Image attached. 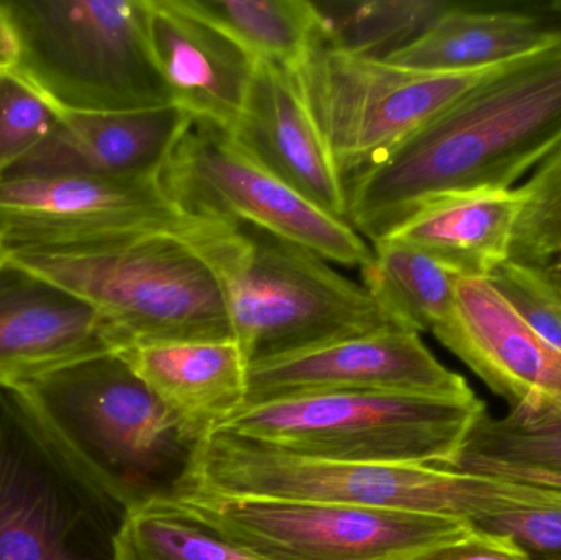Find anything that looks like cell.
<instances>
[{"instance_id": "44dd1931", "label": "cell", "mask_w": 561, "mask_h": 560, "mask_svg": "<svg viewBox=\"0 0 561 560\" xmlns=\"http://www.w3.org/2000/svg\"><path fill=\"white\" fill-rule=\"evenodd\" d=\"M561 39V9L553 13L477 9L455 3L421 38L386 61L419 72L497 68Z\"/></svg>"}, {"instance_id": "4fadbf2b", "label": "cell", "mask_w": 561, "mask_h": 560, "mask_svg": "<svg viewBox=\"0 0 561 560\" xmlns=\"http://www.w3.org/2000/svg\"><path fill=\"white\" fill-rule=\"evenodd\" d=\"M333 393H401L468 400L461 375L434 357L417 332L388 325L247 370L245 407Z\"/></svg>"}, {"instance_id": "603a6c76", "label": "cell", "mask_w": 561, "mask_h": 560, "mask_svg": "<svg viewBox=\"0 0 561 560\" xmlns=\"http://www.w3.org/2000/svg\"><path fill=\"white\" fill-rule=\"evenodd\" d=\"M371 249V259L359 268L363 286L389 322L417 334L440 328L454 311L463 276L431 253L398 240H378Z\"/></svg>"}, {"instance_id": "9a60e30c", "label": "cell", "mask_w": 561, "mask_h": 560, "mask_svg": "<svg viewBox=\"0 0 561 560\" xmlns=\"http://www.w3.org/2000/svg\"><path fill=\"white\" fill-rule=\"evenodd\" d=\"M194 118L174 104L124 112L62 114L48 137L3 176H79L161 181Z\"/></svg>"}, {"instance_id": "83f0119b", "label": "cell", "mask_w": 561, "mask_h": 560, "mask_svg": "<svg viewBox=\"0 0 561 560\" xmlns=\"http://www.w3.org/2000/svg\"><path fill=\"white\" fill-rule=\"evenodd\" d=\"M61 115L15 72L0 71V174L38 147Z\"/></svg>"}, {"instance_id": "6da1fadb", "label": "cell", "mask_w": 561, "mask_h": 560, "mask_svg": "<svg viewBox=\"0 0 561 560\" xmlns=\"http://www.w3.org/2000/svg\"><path fill=\"white\" fill-rule=\"evenodd\" d=\"M560 147L561 39L497 66L385 158L343 181L346 224L378 242L425 201L510 190Z\"/></svg>"}, {"instance_id": "30bf717a", "label": "cell", "mask_w": 561, "mask_h": 560, "mask_svg": "<svg viewBox=\"0 0 561 560\" xmlns=\"http://www.w3.org/2000/svg\"><path fill=\"white\" fill-rule=\"evenodd\" d=\"M174 502L265 560H411L474 529L445 516L312 500L186 492Z\"/></svg>"}, {"instance_id": "7402d4cb", "label": "cell", "mask_w": 561, "mask_h": 560, "mask_svg": "<svg viewBox=\"0 0 561 560\" xmlns=\"http://www.w3.org/2000/svg\"><path fill=\"white\" fill-rule=\"evenodd\" d=\"M445 469L561 493V413L529 404L503 418L484 411Z\"/></svg>"}, {"instance_id": "f1b7e54d", "label": "cell", "mask_w": 561, "mask_h": 560, "mask_svg": "<svg viewBox=\"0 0 561 560\" xmlns=\"http://www.w3.org/2000/svg\"><path fill=\"white\" fill-rule=\"evenodd\" d=\"M488 279L537 335L561 352V296L533 265L507 260Z\"/></svg>"}, {"instance_id": "5b68a950", "label": "cell", "mask_w": 561, "mask_h": 560, "mask_svg": "<svg viewBox=\"0 0 561 560\" xmlns=\"http://www.w3.org/2000/svg\"><path fill=\"white\" fill-rule=\"evenodd\" d=\"M10 71L62 114L173 104L151 55L145 0H0Z\"/></svg>"}, {"instance_id": "e0dca14e", "label": "cell", "mask_w": 561, "mask_h": 560, "mask_svg": "<svg viewBox=\"0 0 561 560\" xmlns=\"http://www.w3.org/2000/svg\"><path fill=\"white\" fill-rule=\"evenodd\" d=\"M148 42L171 102L194 121L232 132L259 61L184 0H145Z\"/></svg>"}, {"instance_id": "277c9868", "label": "cell", "mask_w": 561, "mask_h": 560, "mask_svg": "<svg viewBox=\"0 0 561 560\" xmlns=\"http://www.w3.org/2000/svg\"><path fill=\"white\" fill-rule=\"evenodd\" d=\"M186 492L343 503L445 516L471 526L488 516L546 505L559 496L552 490L438 467L309 459L224 430L201 443L180 496Z\"/></svg>"}, {"instance_id": "8fae6325", "label": "cell", "mask_w": 561, "mask_h": 560, "mask_svg": "<svg viewBox=\"0 0 561 560\" xmlns=\"http://www.w3.org/2000/svg\"><path fill=\"white\" fill-rule=\"evenodd\" d=\"M161 184L187 216L242 220L348 268L359 270L371 259V245L345 220L320 209L230 132L207 122L190 125Z\"/></svg>"}, {"instance_id": "ffe728a7", "label": "cell", "mask_w": 561, "mask_h": 560, "mask_svg": "<svg viewBox=\"0 0 561 560\" xmlns=\"http://www.w3.org/2000/svg\"><path fill=\"white\" fill-rule=\"evenodd\" d=\"M520 210L519 187L445 194L415 207L385 239L424 250L463 278H488L511 259Z\"/></svg>"}, {"instance_id": "4dcf8cb0", "label": "cell", "mask_w": 561, "mask_h": 560, "mask_svg": "<svg viewBox=\"0 0 561 560\" xmlns=\"http://www.w3.org/2000/svg\"><path fill=\"white\" fill-rule=\"evenodd\" d=\"M411 560H533L513 539L473 529L465 538L445 542Z\"/></svg>"}, {"instance_id": "9c48e42d", "label": "cell", "mask_w": 561, "mask_h": 560, "mask_svg": "<svg viewBox=\"0 0 561 560\" xmlns=\"http://www.w3.org/2000/svg\"><path fill=\"white\" fill-rule=\"evenodd\" d=\"M493 69L419 72L322 42L293 72L330 160L345 181L385 158Z\"/></svg>"}, {"instance_id": "d4e9b609", "label": "cell", "mask_w": 561, "mask_h": 560, "mask_svg": "<svg viewBox=\"0 0 561 560\" xmlns=\"http://www.w3.org/2000/svg\"><path fill=\"white\" fill-rule=\"evenodd\" d=\"M325 43L350 55L386 61L421 38L457 2L448 0H366L316 2Z\"/></svg>"}, {"instance_id": "e575fe53", "label": "cell", "mask_w": 561, "mask_h": 560, "mask_svg": "<svg viewBox=\"0 0 561 560\" xmlns=\"http://www.w3.org/2000/svg\"><path fill=\"white\" fill-rule=\"evenodd\" d=\"M0 259H2V256H0Z\"/></svg>"}, {"instance_id": "8992f818", "label": "cell", "mask_w": 561, "mask_h": 560, "mask_svg": "<svg viewBox=\"0 0 561 560\" xmlns=\"http://www.w3.org/2000/svg\"><path fill=\"white\" fill-rule=\"evenodd\" d=\"M3 259L88 299L117 332L122 351L148 342L233 341L219 279L181 230H145L71 252Z\"/></svg>"}, {"instance_id": "4316f807", "label": "cell", "mask_w": 561, "mask_h": 560, "mask_svg": "<svg viewBox=\"0 0 561 560\" xmlns=\"http://www.w3.org/2000/svg\"><path fill=\"white\" fill-rule=\"evenodd\" d=\"M519 191L523 210L510 260L537 265L561 253V147L537 167Z\"/></svg>"}, {"instance_id": "5bb4252c", "label": "cell", "mask_w": 561, "mask_h": 560, "mask_svg": "<svg viewBox=\"0 0 561 560\" xmlns=\"http://www.w3.org/2000/svg\"><path fill=\"white\" fill-rule=\"evenodd\" d=\"M121 351L117 332L88 299L15 260L0 259V388L13 390Z\"/></svg>"}, {"instance_id": "ba28073f", "label": "cell", "mask_w": 561, "mask_h": 560, "mask_svg": "<svg viewBox=\"0 0 561 560\" xmlns=\"http://www.w3.org/2000/svg\"><path fill=\"white\" fill-rule=\"evenodd\" d=\"M128 510L0 388V560H122Z\"/></svg>"}, {"instance_id": "d6a6232c", "label": "cell", "mask_w": 561, "mask_h": 560, "mask_svg": "<svg viewBox=\"0 0 561 560\" xmlns=\"http://www.w3.org/2000/svg\"><path fill=\"white\" fill-rule=\"evenodd\" d=\"M13 62V43L10 38L9 28L0 15V71H7L12 68Z\"/></svg>"}, {"instance_id": "cb8c5ba5", "label": "cell", "mask_w": 561, "mask_h": 560, "mask_svg": "<svg viewBox=\"0 0 561 560\" xmlns=\"http://www.w3.org/2000/svg\"><path fill=\"white\" fill-rule=\"evenodd\" d=\"M256 61L296 69L325 42L322 15L309 0H184Z\"/></svg>"}, {"instance_id": "52a82bcc", "label": "cell", "mask_w": 561, "mask_h": 560, "mask_svg": "<svg viewBox=\"0 0 561 560\" xmlns=\"http://www.w3.org/2000/svg\"><path fill=\"white\" fill-rule=\"evenodd\" d=\"M484 411L478 397L313 395L240 408L220 430L309 459L445 469Z\"/></svg>"}, {"instance_id": "3957f363", "label": "cell", "mask_w": 561, "mask_h": 560, "mask_svg": "<svg viewBox=\"0 0 561 560\" xmlns=\"http://www.w3.org/2000/svg\"><path fill=\"white\" fill-rule=\"evenodd\" d=\"M66 453L131 512L180 496L196 439L121 352L13 388Z\"/></svg>"}, {"instance_id": "7c38bea8", "label": "cell", "mask_w": 561, "mask_h": 560, "mask_svg": "<svg viewBox=\"0 0 561 560\" xmlns=\"http://www.w3.org/2000/svg\"><path fill=\"white\" fill-rule=\"evenodd\" d=\"M161 181L79 174L0 178V256L66 253L145 230H183Z\"/></svg>"}, {"instance_id": "1f68e13d", "label": "cell", "mask_w": 561, "mask_h": 560, "mask_svg": "<svg viewBox=\"0 0 561 560\" xmlns=\"http://www.w3.org/2000/svg\"><path fill=\"white\" fill-rule=\"evenodd\" d=\"M537 272L542 275V278L556 289L561 296V253L560 255L552 256V259L543 260V262L533 265Z\"/></svg>"}, {"instance_id": "d6986e66", "label": "cell", "mask_w": 561, "mask_h": 560, "mask_svg": "<svg viewBox=\"0 0 561 560\" xmlns=\"http://www.w3.org/2000/svg\"><path fill=\"white\" fill-rule=\"evenodd\" d=\"M121 354L196 439L245 404L249 367L236 341L148 342Z\"/></svg>"}, {"instance_id": "484cf974", "label": "cell", "mask_w": 561, "mask_h": 560, "mask_svg": "<svg viewBox=\"0 0 561 560\" xmlns=\"http://www.w3.org/2000/svg\"><path fill=\"white\" fill-rule=\"evenodd\" d=\"M118 551L122 560H265L173 500L128 512Z\"/></svg>"}, {"instance_id": "2e32d148", "label": "cell", "mask_w": 561, "mask_h": 560, "mask_svg": "<svg viewBox=\"0 0 561 560\" xmlns=\"http://www.w3.org/2000/svg\"><path fill=\"white\" fill-rule=\"evenodd\" d=\"M432 334L511 407L561 413V352L537 335L488 278H461L450 318Z\"/></svg>"}, {"instance_id": "ac0fdd59", "label": "cell", "mask_w": 561, "mask_h": 560, "mask_svg": "<svg viewBox=\"0 0 561 560\" xmlns=\"http://www.w3.org/2000/svg\"><path fill=\"white\" fill-rule=\"evenodd\" d=\"M232 137L313 204L345 220V187L290 69L259 61ZM346 222V220H345Z\"/></svg>"}, {"instance_id": "7a4b0ae2", "label": "cell", "mask_w": 561, "mask_h": 560, "mask_svg": "<svg viewBox=\"0 0 561 560\" xmlns=\"http://www.w3.org/2000/svg\"><path fill=\"white\" fill-rule=\"evenodd\" d=\"M184 237L219 279L247 367L392 325L365 286L242 220L194 217Z\"/></svg>"}, {"instance_id": "f546056e", "label": "cell", "mask_w": 561, "mask_h": 560, "mask_svg": "<svg viewBox=\"0 0 561 560\" xmlns=\"http://www.w3.org/2000/svg\"><path fill=\"white\" fill-rule=\"evenodd\" d=\"M473 528L507 536L533 560H561V496L547 505L488 516Z\"/></svg>"}, {"instance_id": "836d02e7", "label": "cell", "mask_w": 561, "mask_h": 560, "mask_svg": "<svg viewBox=\"0 0 561 560\" xmlns=\"http://www.w3.org/2000/svg\"><path fill=\"white\" fill-rule=\"evenodd\" d=\"M559 5H560V9H561V2L559 3Z\"/></svg>"}]
</instances>
